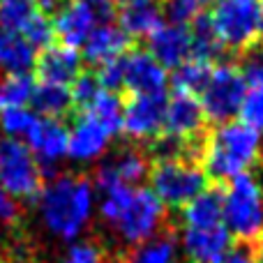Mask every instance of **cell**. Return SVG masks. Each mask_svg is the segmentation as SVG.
Masks as SVG:
<instances>
[{
	"mask_svg": "<svg viewBox=\"0 0 263 263\" xmlns=\"http://www.w3.org/2000/svg\"><path fill=\"white\" fill-rule=\"evenodd\" d=\"M261 162V132L240 120H229L208 129L201 155V168L213 185H227L231 178L247 173Z\"/></svg>",
	"mask_w": 263,
	"mask_h": 263,
	"instance_id": "6da1fadb",
	"label": "cell"
},
{
	"mask_svg": "<svg viewBox=\"0 0 263 263\" xmlns=\"http://www.w3.org/2000/svg\"><path fill=\"white\" fill-rule=\"evenodd\" d=\"M95 190L88 176L65 173L42 187L37 196L42 222L53 236L63 240H74L92 215Z\"/></svg>",
	"mask_w": 263,
	"mask_h": 263,
	"instance_id": "7a4b0ae2",
	"label": "cell"
},
{
	"mask_svg": "<svg viewBox=\"0 0 263 263\" xmlns=\"http://www.w3.org/2000/svg\"><path fill=\"white\" fill-rule=\"evenodd\" d=\"M208 14L227 53L250 58L263 49L259 0H222Z\"/></svg>",
	"mask_w": 263,
	"mask_h": 263,
	"instance_id": "3957f363",
	"label": "cell"
},
{
	"mask_svg": "<svg viewBox=\"0 0 263 263\" xmlns=\"http://www.w3.org/2000/svg\"><path fill=\"white\" fill-rule=\"evenodd\" d=\"M224 227L231 238L252 242L263 231V187L252 173H240L224 185Z\"/></svg>",
	"mask_w": 263,
	"mask_h": 263,
	"instance_id": "277c9868",
	"label": "cell"
},
{
	"mask_svg": "<svg viewBox=\"0 0 263 263\" xmlns=\"http://www.w3.org/2000/svg\"><path fill=\"white\" fill-rule=\"evenodd\" d=\"M153 192L168 208H185L210 187L203 168L187 159H153L148 168Z\"/></svg>",
	"mask_w": 263,
	"mask_h": 263,
	"instance_id": "5b68a950",
	"label": "cell"
},
{
	"mask_svg": "<svg viewBox=\"0 0 263 263\" xmlns=\"http://www.w3.org/2000/svg\"><path fill=\"white\" fill-rule=\"evenodd\" d=\"M42 168L23 141L0 139V187L16 201H37L42 192Z\"/></svg>",
	"mask_w": 263,
	"mask_h": 263,
	"instance_id": "8992f818",
	"label": "cell"
},
{
	"mask_svg": "<svg viewBox=\"0 0 263 263\" xmlns=\"http://www.w3.org/2000/svg\"><path fill=\"white\" fill-rule=\"evenodd\" d=\"M247 92V81L242 69L236 63L215 65L208 86L199 95L208 123H229L238 114Z\"/></svg>",
	"mask_w": 263,
	"mask_h": 263,
	"instance_id": "52a82bcc",
	"label": "cell"
},
{
	"mask_svg": "<svg viewBox=\"0 0 263 263\" xmlns=\"http://www.w3.org/2000/svg\"><path fill=\"white\" fill-rule=\"evenodd\" d=\"M162 224H164V203L155 196L153 190L134 187L120 217L116 219L114 229L127 245L134 247L162 231L164 229Z\"/></svg>",
	"mask_w": 263,
	"mask_h": 263,
	"instance_id": "ba28073f",
	"label": "cell"
},
{
	"mask_svg": "<svg viewBox=\"0 0 263 263\" xmlns=\"http://www.w3.org/2000/svg\"><path fill=\"white\" fill-rule=\"evenodd\" d=\"M162 134L171 136L180 143H187L201 157L205 136H208V118L201 109V102L194 95H187V92H171L166 102Z\"/></svg>",
	"mask_w": 263,
	"mask_h": 263,
	"instance_id": "9c48e42d",
	"label": "cell"
},
{
	"mask_svg": "<svg viewBox=\"0 0 263 263\" xmlns=\"http://www.w3.org/2000/svg\"><path fill=\"white\" fill-rule=\"evenodd\" d=\"M123 100V120H120V132L127 139L139 141V143H150L155 136L162 134L164 114H166L168 95L155 92V95H129L120 92Z\"/></svg>",
	"mask_w": 263,
	"mask_h": 263,
	"instance_id": "30bf717a",
	"label": "cell"
},
{
	"mask_svg": "<svg viewBox=\"0 0 263 263\" xmlns=\"http://www.w3.org/2000/svg\"><path fill=\"white\" fill-rule=\"evenodd\" d=\"M166 88V69L141 44L123 55V90L129 95H155Z\"/></svg>",
	"mask_w": 263,
	"mask_h": 263,
	"instance_id": "8fae6325",
	"label": "cell"
},
{
	"mask_svg": "<svg viewBox=\"0 0 263 263\" xmlns=\"http://www.w3.org/2000/svg\"><path fill=\"white\" fill-rule=\"evenodd\" d=\"M83 72V58L77 49L65 46L60 42H51L49 46L35 55L32 79L37 83H58L72 86L74 79Z\"/></svg>",
	"mask_w": 263,
	"mask_h": 263,
	"instance_id": "7c38bea8",
	"label": "cell"
},
{
	"mask_svg": "<svg viewBox=\"0 0 263 263\" xmlns=\"http://www.w3.org/2000/svg\"><path fill=\"white\" fill-rule=\"evenodd\" d=\"M67 127L63 120L53 118H35V123L30 125L26 139L28 148L35 155L37 164L42 168V176L53 171V164L67 155Z\"/></svg>",
	"mask_w": 263,
	"mask_h": 263,
	"instance_id": "4fadbf2b",
	"label": "cell"
},
{
	"mask_svg": "<svg viewBox=\"0 0 263 263\" xmlns=\"http://www.w3.org/2000/svg\"><path fill=\"white\" fill-rule=\"evenodd\" d=\"M55 42L65 46H83L92 30L97 28V18L81 0H60L55 9L51 12Z\"/></svg>",
	"mask_w": 263,
	"mask_h": 263,
	"instance_id": "5bb4252c",
	"label": "cell"
},
{
	"mask_svg": "<svg viewBox=\"0 0 263 263\" xmlns=\"http://www.w3.org/2000/svg\"><path fill=\"white\" fill-rule=\"evenodd\" d=\"M69 120H72V129L67 134V155H72V159L77 162H90L100 157L111 139L109 129L86 111L72 114Z\"/></svg>",
	"mask_w": 263,
	"mask_h": 263,
	"instance_id": "9a60e30c",
	"label": "cell"
},
{
	"mask_svg": "<svg viewBox=\"0 0 263 263\" xmlns=\"http://www.w3.org/2000/svg\"><path fill=\"white\" fill-rule=\"evenodd\" d=\"M231 245V233L224 224L182 229V250L187 263H217Z\"/></svg>",
	"mask_w": 263,
	"mask_h": 263,
	"instance_id": "2e32d148",
	"label": "cell"
},
{
	"mask_svg": "<svg viewBox=\"0 0 263 263\" xmlns=\"http://www.w3.org/2000/svg\"><path fill=\"white\" fill-rule=\"evenodd\" d=\"M148 51L164 69L182 65L190 60L192 42H190V28L187 26H173V23H162L157 30H153L148 37Z\"/></svg>",
	"mask_w": 263,
	"mask_h": 263,
	"instance_id": "e0dca14e",
	"label": "cell"
},
{
	"mask_svg": "<svg viewBox=\"0 0 263 263\" xmlns=\"http://www.w3.org/2000/svg\"><path fill=\"white\" fill-rule=\"evenodd\" d=\"M134 42L125 30H120L118 26H97L95 30L88 35V40L83 42V63H90L95 67L109 63V60H116L120 55H125L132 49Z\"/></svg>",
	"mask_w": 263,
	"mask_h": 263,
	"instance_id": "ac0fdd59",
	"label": "cell"
},
{
	"mask_svg": "<svg viewBox=\"0 0 263 263\" xmlns=\"http://www.w3.org/2000/svg\"><path fill=\"white\" fill-rule=\"evenodd\" d=\"M224 187L210 185L196 199L182 208V224L185 227H217L224 224Z\"/></svg>",
	"mask_w": 263,
	"mask_h": 263,
	"instance_id": "d6986e66",
	"label": "cell"
},
{
	"mask_svg": "<svg viewBox=\"0 0 263 263\" xmlns=\"http://www.w3.org/2000/svg\"><path fill=\"white\" fill-rule=\"evenodd\" d=\"M187 28H190V42H192L190 58L203 60V63L210 65H219V60L227 55V49H224V44L219 42L217 32H215L208 9H203Z\"/></svg>",
	"mask_w": 263,
	"mask_h": 263,
	"instance_id": "ffe728a7",
	"label": "cell"
},
{
	"mask_svg": "<svg viewBox=\"0 0 263 263\" xmlns=\"http://www.w3.org/2000/svg\"><path fill=\"white\" fill-rule=\"evenodd\" d=\"M178 238L173 229H162L153 238L134 245L127 254H120L123 263H173L176 261Z\"/></svg>",
	"mask_w": 263,
	"mask_h": 263,
	"instance_id": "44dd1931",
	"label": "cell"
},
{
	"mask_svg": "<svg viewBox=\"0 0 263 263\" xmlns=\"http://www.w3.org/2000/svg\"><path fill=\"white\" fill-rule=\"evenodd\" d=\"M30 104L40 114V118H72L74 114V102L69 86H58V83H37L35 81V92L30 97Z\"/></svg>",
	"mask_w": 263,
	"mask_h": 263,
	"instance_id": "7402d4cb",
	"label": "cell"
},
{
	"mask_svg": "<svg viewBox=\"0 0 263 263\" xmlns=\"http://www.w3.org/2000/svg\"><path fill=\"white\" fill-rule=\"evenodd\" d=\"M35 49L16 32L0 30V69L5 74H28L35 65Z\"/></svg>",
	"mask_w": 263,
	"mask_h": 263,
	"instance_id": "603a6c76",
	"label": "cell"
},
{
	"mask_svg": "<svg viewBox=\"0 0 263 263\" xmlns=\"http://www.w3.org/2000/svg\"><path fill=\"white\" fill-rule=\"evenodd\" d=\"M215 65L203 63V60H185L182 65H178L173 69V92H187V95H194L199 100V95L203 92V88L208 86L210 77H213Z\"/></svg>",
	"mask_w": 263,
	"mask_h": 263,
	"instance_id": "cb8c5ba5",
	"label": "cell"
},
{
	"mask_svg": "<svg viewBox=\"0 0 263 263\" xmlns=\"http://www.w3.org/2000/svg\"><path fill=\"white\" fill-rule=\"evenodd\" d=\"M35 92V79L30 74H5L0 79V111L21 109Z\"/></svg>",
	"mask_w": 263,
	"mask_h": 263,
	"instance_id": "d4e9b609",
	"label": "cell"
},
{
	"mask_svg": "<svg viewBox=\"0 0 263 263\" xmlns=\"http://www.w3.org/2000/svg\"><path fill=\"white\" fill-rule=\"evenodd\" d=\"M109 164L114 166L116 176H118L125 185H136V182H141L145 176H148V168H150L148 155L139 148L120 150Z\"/></svg>",
	"mask_w": 263,
	"mask_h": 263,
	"instance_id": "484cf974",
	"label": "cell"
},
{
	"mask_svg": "<svg viewBox=\"0 0 263 263\" xmlns=\"http://www.w3.org/2000/svg\"><path fill=\"white\" fill-rule=\"evenodd\" d=\"M86 114L95 116V118L109 129V134H118L120 120H123V100H120V92L102 90L100 95L92 100V104L86 109Z\"/></svg>",
	"mask_w": 263,
	"mask_h": 263,
	"instance_id": "4316f807",
	"label": "cell"
},
{
	"mask_svg": "<svg viewBox=\"0 0 263 263\" xmlns=\"http://www.w3.org/2000/svg\"><path fill=\"white\" fill-rule=\"evenodd\" d=\"M35 9L30 0H0V30L21 35Z\"/></svg>",
	"mask_w": 263,
	"mask_h": 263,
	"instance_id": "83f0119b",
	"label": "cell"
},
{
	"mask_svg": "<svg viewBox=\"0 0 263 263\" xmlns=\"http://www.w3.org/2000/svg\"><path fill=\"white\" fill-rule=\"evenodd\" d=\"M102 90H104V88L100 86V79H97L95 69H83V72L74 79L72 86H69L72 102H74V114H77V111H86Z\"/></svg>",
	"mask_w": 263,
	"mask_h": 263,
	"instance_id": "f1b7e54d",
	"label": "cell"
},
{
	"mask_svg": "<svg viewBox=\"0 0 263 263\" xmlns=\"http://www.w3.org/2000/svg\"><path fill=\"white\" fill-rule=\"evenodd\" d=\"M201 12L203 5L199 0H162V16L173 26H190Z\"/></svg>",
	"mask_w": 263,
	"mask_h": 263,
	"instance_id": "f546056e",
	"label": "cell"
},
{
	"mask_svg": "<svg viewBox=\"0 0 263 263\" xmlns=\"http://www.w3.org/2000/svg\"><path fill=\"white\" fill-rule=\"evenodd\" d=\"M240 123L247 127L263 132V88H247L240 109Z\"/></svg>",
	"mask_w": 263,
	"mask_h": 263,
	"instance_id": "4dcf8cb0",
	"label": "cell"
},
{
	"mask_svg": "<svg viewBox=\"0 0 263 263\" xmlns=\"http://www.w3.org/2000/svg\"><path fill=\"white\" fill-rule=\"evenodd\" d=\"M35 118L37 116H32L26 106L0 111V129H3L7 136L16 139V136H21V134H28V129H30L32 123H35Z\"/></svg>",
	"mask_w": 263,
	"mask_h": 263,
	"instance_id": "1f68e13d",
	"label": "cell"
},
{
	"mask_svg": "<svg viewBox=\"0 0 263 263\" xmlns=\"http://www.w3.org/2000/svg\"><path fill=\"white\" fill-rule=\"evenodd\" d=\"M106 259V252L100 242L95 240H81L69 247L65 259L60 263H102Z\"/></svg>",
	"mask_w": 263,
	"mask_h": 263,
	"instance_id": "d6a6232c",
	"label": "cell"
},
{
	"mask_svg": "<svg viewBox=\"0 0 263 263\" xmlns=\"http://www.w3.org/2000/svg\"><path fill=\"white\" fill-rule=\"evenodd\" d=\"M0 224L9 229H18L23 224V208L16 199H12L9 194L0 192Z\"/></svg>",
	"mask_w": 263,
	"mask_h": 263,
	"instance_id": "836d02e7",
	"label": "cell"
},
{
	"mask_svg": "<svg viewBox=\"0 0 263 263\" xmlns=\"http://www.w3.org/2000/svg\"><path fill=\"white\" fill-rule=\"evenodd\" d=\"M81 3L97 18V26H106L111 18H116V0H81Z\"/></svg>",
	"mask_w": 263,
	"mask_h": 263,
	"instance_id": "e575fe53",
	"label": "cell"
},
{
	"mask_svg": "<svg viewBox=\"0 0 263 263\" xmlns=\"http://www.w3.org/2000/svg\"><path fill=\"white\" fill-rule=\"evenodd\" d=\"M217 263H254V252H252V242H233L224 256Z\"/></svg>",
	"mask_w": 263,
	"mask_h": 263,
	"instance_id": "d590c367",
	"label": "cell"
},
{
	"mask_svg": "<svg viewBox=\"0 0 263 263\" xmlns=\"http://www.w3.org/2000/svg\"><path fill=\"white\" fill-rule=\"evenodd\" d=\"M252 252H254V263H263V231L252 240Z\"/></svg>",
	"mask_w": 263,
	"mask_h": 263,
	"instance_id": "8d00e7d4",
	"label": "cell"
},
{
	"mask_svg": "<svg viewBox=\"0 0 263 263\" xmlns=\"http://www.w3.org/2000/svg\"><path fill=\"white\" fill-rule=\"evenodd\" d=\"M32 5H35V7H40V9H44L46 14H51L55 9V5L60 3V0H30Z\"/></svg>",
	"mask_w": 263,
	"mask_h": 263,
	"instance_id": "74e56055",
	"label": "cell"
},
{
	"mask_svg": "<svg viewBox=\"0 0 263 263\" xmlns=\"http://www.w3.org/2000/svg\"><path fill=\"white\" fill-rule=\"evenodd\" d=\"M201 5H203V9H213L217 3H222V0H199Z\"/></svg>",
	"mask_w": 263,
	"mask_h": 263,
	"instance_id": "f35d334b",
	"label": "cell"
},
{
	"mask_svg": "<svg viewBox=\"0 0 263 263\" xmlns=\"http://www.w3.org/2000/svg\"><path fill=\"white\" fill-rule=\"evenodd\" d=\"M102 263H123V261H120V256H114V259H109V256H106Z\"/></svg>",
	"mask_w": 263,
	"mask_h": 263,
	"instance_id": "ab89813d",
	"label": "cell"
},
{
	"mask_svg": "<svg viewBox=\"0 0 263 263\" xmlns=\"http://www.w3.org/2000/svg\"><path fill=\"white\" fill-rule=\"evenodd\" d=\"M259 7H261V21H263V0H259Z\"/></svg>",
	"mask_w": 263,
	"mask_h": 263,
	"instance_id": "60d3db41",
	"label": "cell"
},
{
	"mask_svg": "<svg viewBox=\"0 0 263 263\" xmlns=\"http://www.w3.org/2000/svg\"><path fill=\"white\" fill-rule=\"evenodd\" d=\"M0 263H12V261H9V259H0Z\"/></svg>",
	"mask_w": 263,
	"mask_h": 263,
	"instance_id": "b9f144b4",
	"label": "cell"
},
{
	"mask_svg": "<svg viewBox=\"0 0 263 263\" xmlns=\"http://www.w3.org/2000/svg\"><path fill=\"white\" fill-rule=\"evenodd\" d=\"M261 63H263V60H261Z\"/></svg>",
	"mask_w": 263,
	"mask_h": 263,
	"instance_id": "7bdbcfd3",
	"label": "cell"
}]
</instances>
